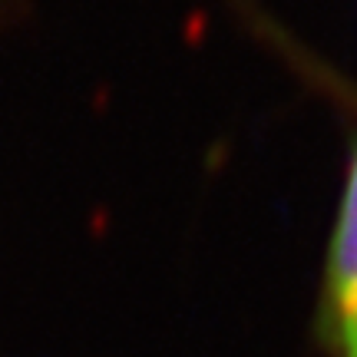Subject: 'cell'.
Returning <instances> with one entry per match:
<instances>
[{
  "mask_svg": "<svg viewBox=\"0 0 357 357\" xmlns=\"http://www.w3.org/2000/svg\"><path fill=\"white\" fill-rule=\"evenodd\" d=\"M318 331L331 357H357V149L328 248Z\"/></svg>",
  "mask_w": 357,
  "mask_h": 357,
  "instance_id": "obj_1",
  "label": "cell"
}]
</instances>
